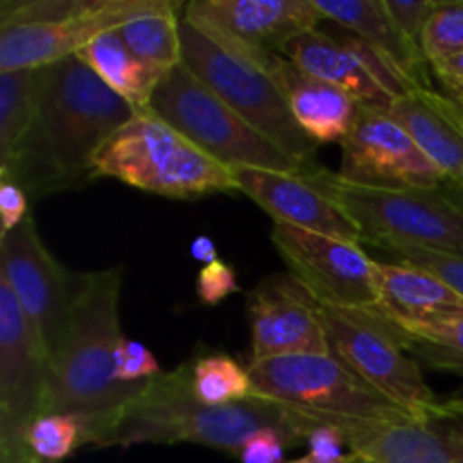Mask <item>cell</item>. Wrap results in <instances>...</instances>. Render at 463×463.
I'll return each mask as SVG.
<instances>
[{
  "label": "cell",
  "mask_w": 463,
  "mask_h": 463,
  "mask_svg": "<svg viewBox=\"0 0 463 463\" xmlns=\"http://www.w3.org/2000/svg\"><path fill=\"white\" fill-rule=\"evenodd\" d=\"M256 396L319 419L416 420L330 355H289L247 366Z\"/></svg>",
  "instance_id": "9c48e42d"
},
{
  "label": "cell",
  "mask_w": 463,
  "mask_h": 463,
  "mask_svg": "<svg viewBox=\"0 0 463 463\" xmlns=\"http://www.w3.org/2000/svg\"><path fill=\"white\" fill-rule=\"evenodd\" d=\"M452 416H463V389L441 398V414H439V419H452Z\"/></svg>",
  "instance_id": "7bdbcfd3"
},
{
  "label": "cell",
  "mask_w": 463,
  "mask_h": 463,
  "mask_svg": "<svg viewBox=\"0 0 463 463\" xmlns=\"http://www.w3.org/2000/svg\"><path fill=\"white\" fill-rule=\"evenodd\" d=\"M122 269L80 274L75 306L61 348L50 362V380L41 414H72L84 423L86 446L104 448L122 410L147 384L116 378L120 330Z\"/></svg>",
  "instance_id": "3957f363"
},
{
  "label": "cell",
  "mask_w": 463,
  "mask_h": 463,
  "mask_svg": "<svg viewBox=\"0 0 463 463\" xmlns=\"http://www.w3.org/2000/svg\"><path fill=\"white\" fill-rule=\"evenodd\" d=\"M99 176L167 199L238 193L229 167L202 152L149 109H138L95 154L90 181Z\"/></svg>",
  "instance_id": "5b68a950"
},
{
  "label": "cell",
  "mask_w": 463,
  "mask_h": 463,
  "mask_svg": "<svg viewBox=\"0 0 463 463\" xmlns=\"http://www.w3.org/2000/svg\"><path fill=\"white\" fill-rule=\"evenodd\" d=\"M251 362L289 355H330L315 298L289 274L262 279L247 297Z\"/></svg>",
  "instance_id": "9a60e30c"
},
{
  "label": "cell",
  "mask_w": 463,
  "mask_h": 463,
  "mask_svg": "<svg viewBox=\"0 0 463 463\" xmlns=\"http://www.w3.org/2000/svg\"><path fill=\"white\" fill-rule=\"evenodd\" d=\"M181 41H184V66L197 80H202L217 98L224 99L258 134L294 158L307 175L321 170L317 158L319 145L294 120L283 93L269 72L217 45L184 16H181Z\"/></svg>",
  "instance_id": "8992f818"
},
{
  "label": "cell",
  "mask_w": 463,
  "mask_h": 463,
  "mask_svg": "<svg viewBox=\"0 0 463 463\" xmlns=\"http://www.w3.org/2000/svg\"><path fill=\"white\" fill-rule=\"evenodd\" d=\"M48 68L43 102L0 175L16 181L30 199L90 181L95 154L138 109L113 93L77 54Z\"/></svg>",
  "instance_id": "6da1fadb"
},
{
  "label": "cell",
  "mask_w": 463,
  "mask_h": 463,
  "mask_svg": "<svg viewBox=\"0 0 463 463\" xmlns=\"http://www.w3.org/2000/svg\"><path fill=\"white\" fill-rule=\"evenodd\" d=\"M77 57L134 109H147L154 90L161 84V80L134 57L120 30L98 36L81 48Z\"/></svg>",
  "instance_id": "d4e9b609"
},
{
  "label": "cell",
  "mask_w": 463,
  "mask_h": 463,
  "mask_svg": "<svg viewBox=\"0 0 463 463\" xmlns=\"http://www.w3.org/2000/svg\"><path fill=\"white\" fill-rule=\"evenodd\" d=\"M194 292H197V298L206 307L220 306L222 301H226V298L240 292L238 274H235V269L229 262H211V265L202 267V271L197 274Z\"/></svg>",
  "instance_id": "836d02e7"
},
{
  "label": "cell",
  "mask_w": 463,
  "mask_h": 463,
  "mask_svg": "<svg viewBox=\"0 0 463 463\" xmlns=\"http://www.w3.org/2000/svg\"><path fill=\"white\" fill-rule=\"evenodd\" d=\"M193 393L203 405H233L256 396L249 369L226 353H208L190 360Z\"/></svg>",
  "instance_id": "83f0119b"
},
{
  "label": "cell",
  "mask_w": 463,
  "mask_h": 463,
  "mask_svg": "<svg viewBox=\"0 0 463 463\" xmlns=\"http://www.w3.org/2000/svg\"><path fill=\"white\" fill-rule=\"evenodd\" d=\"M335 39L339 41L342 45H346L357 59H360L362 66L369 71V75L378 81L380 86L384 89V93L389 95L392 99L402 98V95L411 93L414 89H419L420 84H416L396 61H393L389 54H384L383 50L373 48L371 43L362 41L360 36L351 34V32L342 30V27H335V30H328ZM425 89V86H423Z\"/></svg>",
  "instance_id": "f546056e"
},
{
  "label": "cell",
  "mask_w": 463,
  "mask_h": 463,
  "mask_svg": "<svg viewBox=\"0 0 463 463\" xmlns=\"http://www.w3.org/2000/svg\"><path fill=\"white\" fill-rule=\"evenodd\" d=\"M0 283L12 289L52 362L66 339L80 274L68 271L50 253L32 215L0 238Z\"/></svg>",
  "instance_id": "30bf717a"
},
{
  "label": "cell",
  "mask_w": 463,
  "mask_h": 463,
  "mask_svg": "<svg viewBox=\"0 0 463 463\" xmlns=\"http://www.w3.org/2000/svg\"><path fill=\"white\" fill-rule=\"evenodd\" d=\"M396 330L405 351L425 366L463 378V312L430 317H396L378 310Z\"/></svg>",
  "instance_id": "cb8c5ba5"
},
{
  "label": "cell",
  "mask_w": 463,
  "mask_h": 463,
  "mask_svg": "<svg viewBox=\"0 0 463 463\" xmlns=\"http://www.w3.org/2000/svg\"><path fill=\"white\" fill-rule=\"evenodd\" d=\"M344 463H378V461L369 459V457H364V455H357V452H351V455L344 459Z\"/></svg>",
  "instance_id": "f6af8a7d"
},
{
  "label": "cell",
  "mask_w": 463,
  "mask_h": 463,
  "mask_svg": "<svg viewBox=\"0 0 463 463\" xmlns=\"http://www.w3.org/2000/svg\"><path fill=\"white\" fill-rule=\"evenodd\" d=\"M288 463H315L310 459V457H301V459H292V461H288Z\"/></svg>",
  "instance_id": "bcb514c9"
},
{
  "label": "cell",
  "mask_w": 463,
  "mask_h": 463,
  "mask_svg": "<svg viewBox=\"0 0 463 463\" xmlns=\"http://www.w3.org/2000/svg\"><path fill=\"white\" fill-rule=\"evenodd\" d=\"M348 450L378 463H461L437 423L420 420L328 419Z\"/></svg>",
  "instance_id": "ffe728a7"
},
{
  "label": "cell",
  "mask_w": 463,
  "mask_h": 463,
  "mask_svg": "<svg viewBox=\"0 0 463 463\" xmlns=\"http://www.w3.org/2000/svg\"><path fill=\"white\" fill-rule=\"evenodd\" d=\"M315 7L324 21H333L342 30L383 50L416 84L432 89L428 59L398 30L384 0H315Z\"/></svg>",
  "instance_id": "7402d4cb"
},
{
  "label": "cell",
  "mask_w": 463,
  "mask_h": 463,
  "mask_svg": "<svg viewBox=\"0 0 463 463\" xmlns=\"http://www.w3.org/2000/svg\"><path fill=\"white\" fill-rule=\"evenodd\" d=\"M161 5L163 0H86L61 21L0 25V72L52 66Z\"/></svg>",
  "instance_id": "5bb4252c"
},
{
  "label": "cell",
  "mask_w": 463,
  "mask_h": 463,
  "mask_svg": "<svg viewBox=\"0 0 463 463\" xmlns=\"http://www.w3.org/2000/svg\"><path fill=\"white\" fill-rule=\"evenodd\" d=\"M321 423L319 416L260 396L233 405H203L193 393L188 360L147 383L122 410L104 448L193 443L238 457L262 430H274L289 446H301Z\"/></svg>",
  "instance_id": "7a4b0ae2"
},
{
  "label": "cell",
  "mask_w": 463,
  "mask_h": 463,
  "mask_svg": "<svg viewBox=\"0 0 463 463\" xmlns=\"http://www.w3.org/2000/svg\"><path fill=\"white\" fill-rule=\"evenodd\" d=\"M420 50L428 63L463 52V0H439L425 25Z\"/></svg>",
  "instance_id": "4dcf8cb0"
},
{
  "label": "cell",
  "mask_w": 463,
  "mask_h": 463,
  "mask_svg": "<svg viewBox=\"0 0 463 463\" xmlns=\"http://www.w3.org/2000/svg\"><path fill=\"white\" fill-rule=\"evenodd\" d=\"M344 181L366 188H430L446 181L410 134L378 107L360 104L342 143Z\"/></svg>",
  "instance_id": "4fadbf2b"
},
{
  "label": "cell",
  "mask_w": 463,
  "mask_h": 463,
  "mask_svg": "<svg viewBox=\"0 0 463 463\" xmlns=\"http://www.w3.org/2000/svg\"><path fill=\"white\" fill-rule=\"evenodd\" d=\"M289 443L274 430H262L244 443L238 455L240 463H285V448Z\"/></svg>",
  "instance_id": "74e56055"
},
{
  "label": "cell",
  "mask_w": 463,
  "mask_h": 463,
  "mask_svg": "<svg viewBox=\"0 0 463 463\" xmlns=\"http://www.w3.org/2000/svg\"><path fill=\"white\" fill-rule=\"evenodd\" d=\"M375 289L387 315L430 317L463 312V298L439 276L402 262L375 260Z\"/></svg>",
  "instance_id": "603a6c76"
},
{
  "label": "cell",
  "mask_w": 463,
  "mask_h": 463,
  "mask_svg": "<svg viewBox=\"0 0 463 463\" xmlns=\"http://www.w3.org/2000/svg\"><path fill=\"white\" fill-rule=\"evenodd\" d=\"M283 93L294 120L317 145L344 143L355 122L360 102L294 66L283 54H274L262 66Z\"/></svg>",
  "instance_id": "ac0fdd59"
},
{
  "label": "cell",
  "mask_w": 463,
  "mask_h": 463,
  "mask_svg": "<svg viewBox=\"0 0 463 463\" xmlns=\"http://www.w3.org/2000/svg\"><path fill=\"white\" fill-rule=\"evenodd\" d=\"M283 57H288L307 75L353 95L360 104L378 107L383 111L392 107L393 99L384 93L383 86L369 75L360 59L346 45L339 43L328 30L317 27V30L306 32L288 45Z\"/></svg>",
  "instance_id": "44dd1931"
},
{
  "label": "cell",
  "mask_w": 463,
  "mask_h": 463,
  "mask_svg": "<svg viewBox=\"0 0 463 463\" xmlns=\"http://www.w3.org/2000/svg\"><path fill=\"white\" fill-rule=\"evenodd\" d=\"M48 68L0 72V165L9 161L36 122Z\"/></svg>",
  "instance_id": "4316f807"
},
{
  "label": "cell",
  "mask_w": 463,
  "mask_h": 463,
  "mask_svg": "<svg viewBox=\"0 0 463 463\" xmlns=\"http://www.w3.org/2000/svg\"><path fill=\"white\" fill-rule=\"evenodd\" d=\"M23 443L36 459L61 463L86 448L84 423L72 414H41L27 425Z\"/></svg>",
  "instance_id": "f1b7e54d"
},
{
  "label": "cell",
  "mask_w": 463,
  "mask_h": 463,
  "mask_svg": "<svg viewBox=\"0 0 463 463\" xmlns=\"http://www.w3.org/2000/svg\"><path fill=\"white\" fill-rule=\"evenodd\" d=\"M30 217V197L9 176L0 175V238L12 233Z\"/></svg>",
  "instance_id": "8d00e7d4"
},
{
  "label": "cell",
  "mask_w": 463,
  "mask_h": 463,
  "mask_svg": "<svg viewBox=\"0 0 463 463\" xmlns=\"http://www.w3.org/2000/svg\"><path fill=\"white\" fill-rule=\"evenodd\" d=\"M319 315L330 353L342 364L420 423L437 420L441 398L428 387L420 364L405 351L396 330L378 310L319 306Z\"/></svg>",
  "instance_id": "ba28073f"
},
{
  "label": "cell",
  "mask_w": 463,
  "mask_h": 463,
  "mask_svg": "<svg viewBox=\"0 0 463 463\" xmlns=\"http://www.w3.org/2000/svg\"><path fill=\"white\" fill-rule=\"evenodd\" d=\"M384 3H387V9L393 21H396L398 30L423 54L420 41H423L425 25H428L430 16L437 9L439 0H384Z\"/></svg>",
  "instance_id": "e575fe53"
},
{
  "label": "cell",
  "mask_w": 463,
  "mask_h": 463,
  "mask_svg": "<svg viewBox=\"0 0 463 463\" xmlns=\"http://www.w3.org/2000/svg\"><path fill=\"white\" fill-rule=\"evenodd\" d=\"M389 256L393 258V262L420 267V269L439 276L463 298V253L432 251V249H396V251H389Z\"/></svg>",
  "instance_id": "1f68e13d"
},
{
  "label": "cell",
  "mask_w": 463,
  "mask_h": 463,
  "mask_svg": "<svg viewBox=\"0 0 463 463\" xmlns=\"http://www.w3.org/2000/svg\"><path fill=\"white\" fill-rule=\"evenodd\" d=\"M430 71L439 81H463V52L430 63Z\"/></svg>",
  "instance_id": "f35d334b"
},
{
  "label": "cell",
  "mask_w": 463,
  "mask_h": 463,
  "mask_svg": "<svg viewBox=\"0 0 463 463\" xmlns=\"http://www.w3.org/2000/svg\"><path fill=\"white\" fill-rule=\"evenodd\" d=\"M190 256L197 262H202L203 267L220 260V256H217V244L213 242V238H208V235H197V238L193 240V244H190Z\"/></svg>",
  "instance_id": "b9f144b4"
},
{
  "label": "cell",
  "mask_w": 463,
  "mask_h": 463,
  "mask_svg": "<svg viewBox=\"0 0 463 463\" xmlns=\"http://www.w3.org/2000/svg\"><path fill=\"white\" fill-rule=\"evenodd\" d=\"M271 244L288 274L319 306L337 310H375L380 306L375 260L366 256L362 244L288 224H274Z\"/></svg>",
  "instance_id": "8fae6325"
},
{
  "label": "cell",
  "mask_w": 463,
  "mask_h": 463,
  "mask_svg": "<svg viewBox=\"0 0 463 463\" xmlns=\"http://www.w3.org/2000/svg\"><path fill=\"white\" fill-rule=\"evenodd\" d=\"M181 16L258 68L324 21L315 0H193L181 7Z\"/></svg>",
  "instance_id": "7c38bea8"
},
{
  "label": "cell",
  "mask_w": 463,
  "mask_h": 463,
  "mask_svg": "<svg viewBox=\"0 0 463 463\" xmlns=\"http://www.w3.org/2000/svg\"><path fill=\"white\" fill-rule=\"evenodd\" d=\"M432 423H437L439 428H441V432L446 434L448 441H450L452 448H455L457 457H459V461L463 463V416H455V419H439V420H432Z\"/></svg>",
  "instance_id": "60d3db41"
},
{
  "label": "cell",
  "mask_w": 463,
  "mask_h": 463,
  "mask_svg": "<svg viewBox=\"0 0 463 463\" xmlns=\"http://www.w3.org/2000/svg\"><path fill=\"white\" fill-rule=\"evenodd\" d=\"M48 380L50 355L12 289L0 283V441H23L43 411Z\"/></svg>",
  "instance_id": "2e32d148"
},
{
  "label": "cell",
  "mask_w": 463,
  "mask_h": 463,
  "mask_svg": "<svg viewBox=\"0 0 463 463\" xmlns=\"http://www.w3.org/2000/svg\"><path fill=\"white\" fill-rule=\"evenodd\" d=\"M307 181L342 208L360 231L362 244L383 249H432L463 253V185L446 179L430 188H366L326 167Z\"/></svg>",
  "instance_id": "277c9868"
},
{
  "label": "cell",
  "mask_w": 463,
  "mask_h": 463,
  "mask_svg": "<svg viewBox=\"0 0 463 463\" xmlns=\"http://www.w3.org/2000/svg\"><path fill=\"white\" fill-rule=\"evenodd\" d=\"M389 116L414 138L446 179L463 185V107L434 89L393 99Z\"/></svg>",
  "instance_id": "d6986e66"
},
{
  "label": "cell",
  "mask_w": 463,
  "mask_h": 463,
  "mask_svg": "<svg viewBox=\"0 0 463 463\" xmlns=\"http://www.w3.org/2000/svg\"><path fill=\"white\" fill-rule=\"evenodd\" d=\"M113 371L122 384H147L163 373L154 353L145 344L127 337L118 344Z\"/></svg>",
  "instance_id": "d6a6232c"
},
{
  "label": "cell",
  "mask_w": 463,
  "mask_h": 463,
  "mask_svg": "<svg viewBox=\"0 0 463 463\" xmlns=\"http://www.w3.org/2000/svg\"><path fill=\"white\" fill-rule=\"evenodd\" d=\"M441 86L446 89L448 98H452L463 107V81H441Z\"/></svg>",
  "instance_id": "ee69618b"
},
{
  "label": "cell",
  "mask_w": 463,
  "mask_h": 463,
  "mask_svg": "<svg viewBox=\"0 0 463 463\" xmlns=\"http://www.w3.org/2000/svg\"><path fill=\"white\" fill-rule=\"evenodd\" d=\"M181 3L163 0L161 7L143 14L120 27V34L134 57L149 72L165 80L176 66L184 63V41H181Z\"/></svg>",
  "instance_id": "484cf974"
},
{
  "label": "cell",
  "mask_w": 463,
  "mask_h": 463,
  "mask_svg": "<svg viewBox=\"0 0 463 463\" xmlns=\"http://www.w3.org/2000/svg\"><path fill=\"white\" fill-rule=\"evenodd\" d=\"M306 446L307 457L315 463H344V459L351 455L339 428L328 419H324V423L307 437Z\"/></svg>",
  "instance_id": "d590c367"
},
{
  "label": "cell",
  "mask_w": 463,
  "mask_h": 463,
  "mask_svg": "<svg viewBox=\"0 0 463 463\" xmlns=\"http://www.w3.org/2000/svg\"><path fill=\"white\" fill-rule=\"evenodd\" d=\"M231 172L238 193L247 194L267 215L274 217V224H288L294 229L362 244L360 231L348 220L346 213L324 197L306 175L258 167H233Z\"/></svg>",
  "instance_id": "e0dca14e"
},
{
  "label": "cell",
  "mask_w": 463,
  "mask_h": 463,
  "mask_svg": "<svg viewBox=\"0 0 463 463\" xmlns=\"http://www.w3.org/2000/svg\"><path fill=\"white\" fill-rule=\"evenodd\" d=\"M0 463H48L27 450L23 441H0Z\"/></svg>",
  "instance_id": "ab89813d"
},
{
  "label": "cell",
  "mask_w": 463,
  "mask_h": 463,
  "mask_svg": "<svg viewBox=\"0 0 463 463\" xmlns=\"http://www.w3.org/2000/svg\"><path fill=\"white\" fill-rule=\"evenodd\" d=\"M147 109L229 170L258 167L307 175L283 149L244 122L184 63L156 86Z\"/></svg>",
  "instance_id": "52a82bcc"
}]
</instances>
